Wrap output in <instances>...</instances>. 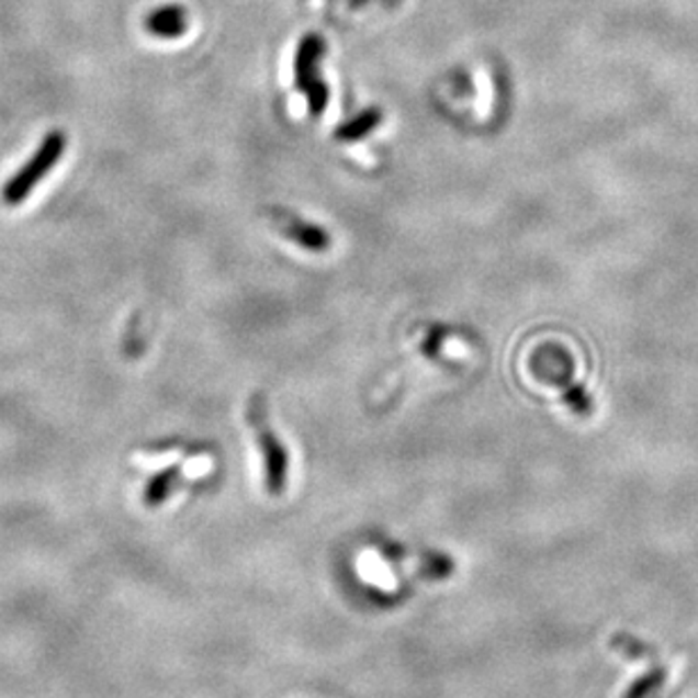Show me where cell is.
<instances>
[{
    "instance_id": "ba28073f",
    "label": "cell",
    "mask_w": 698,
    "mask_h": 698,
    "mask_svg": "<svg viewBox=\"0 0 698 698\" xmlns=\"http://www.w3.org/2000/svg\"><path fill=\"white\" fill-rule=\"evenodd\" d=\"M565 391V404H570L576 413H589L592 410V397L587 395L585 389L576 386V383L567 381V383H558Z\"/></svg>"
},
{
    "instance_id": "277c9868",
    "label": "cell",
    "mask_w": 698,
    "mask_h": 698,
    "mask_svg": "<svg viewBox=\"0 0 698 698\" xmlns=\"http://www.w3.org/2000/svg\"><path fill=\"white\" fill-rule=\"evenodd\" d=\"M144 27L159 40H178L189 30V14L180 5H164L150 12Z\"/></svg>"
},
{
    "instance_id": "52a82bcc",
    "label": "cell",
    "mask_w": 698,
    "mask_h": 698,
    "mask_svg": "<svg viewBox=\"0 0 698 698\" xmlns=\"http://www.w3.org/2000/svg\"><path fill=\"white\" fill-rule=\"evenodd\" d=\"M381 121V114L376 110H370L365 114H361L359 119H354L352 123H345L338 132L340 138H359L363 134H368L376 123Z\"/></svg>"
},
{
    "instance_id": "3957f363",
    "label": "cell",
    "mask_w": 698,
    "mask_h": 698,
    "mask_svg": "<svg viewBox=\"0 0 698 698\" xmlns=\"http://www.w3.org/2000/svg\"><path fill=\"white\" fill-rule=\"evenodd\" d=\"M325 55V42L320 34H306L295 55V85L306 95L313 116H320L327 108L329 91L320 78V61Z\"/></svg>"
},
{
    "instance_id": "7a4b0ae2",
    "label": "cell",
    "mask_w": 698,
    "mask_h": 698,
    "mask_svg": "<svg viewBox=\"0 0 698 698\" xmlns=\"http://www.w3.org/2000/svg\"><path fill=\"white\" fill-rule=\"evenodd\" d=\"M248 420L250 427L257 436V444L263 451V465H266V487L268 493L282 495L284 485H286V470H289V459H286V449L282 447V442L277 440L274 431L270 429L268 415H266V404L261 397H255L250 402L248 408Z\"/></svg>"
},
{
    "instance_id": "8992f818",
    "label": "cell",
    "mask_w": 698,
    "mask_h": 698,
    "mask_svg": "<svg viewBox=\"0 0 698 698\" xmlns=\"http://www.w3.org/2000/svg\"><path fill=\"white\" fill-rule=\"evenodd\" d=\"M178 483H180V468L178 465L161 470L159 474H155L146 483V487H144V504L150 506V508L161 506L174 493V487H178Z\"/></svg>"
},
{
    "instance_id": "6da1fadb",
    "label": "cell",
    "mask_w": 698,
    "mask_h": 698,
    "mask_svg": "<svg viewBox=\"0 0 698 698\" xmlns=\"http://www.w3.org/2000/svg\"><path fill=\"white\" fill-rule=\"evenodd\" d=\"M66 144L68 138L61 130L48 132L44 136V142L40 144V148L34 150V155L25 161V166H21L5 182L3 191H0V200H3V204L8 206L23 204L30 198V193L40 187L42 180L48 178L50 170L64 157Z\"/></svg>"
},
{
    "instance_id": "5b68a950",
    "label": "cell",
    "mask_w": 698,
    "mask_h": 698,
    "mask_svg": "<svg viewBox=\"0 0 698 698\" xmlns=\"http://www.w3.org/2000/svg\"><path fill=\"white\" fill-rule=\"evenodd\" d=\"M277 218V225L282 227V232L291 238V240H297L300 246L308 248V250H325L327 248V234L316 227V225H306L302 218L297 216H289L284 212H277L274 214Z\"/></svg>"
}]
</instances>
